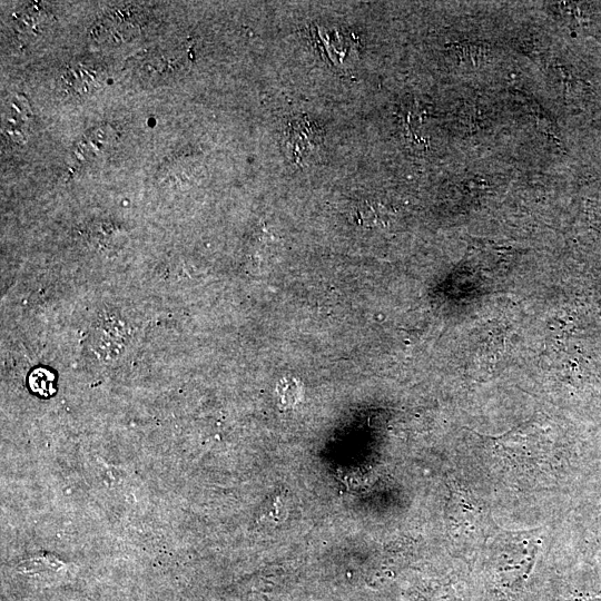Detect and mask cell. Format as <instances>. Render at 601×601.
Masks as SVG:
<instances>
[{
	"label": "cell",
	"mask_w": 601,
	"mask_h": 601,
	"mask_svg": "<svg viewBox=\"0 0 601 601\" xmlns=\"http://www.w3.org/2000/svg\"><path fill=\"white\" fill-rule=\"evenodd\" d=\"M322 140L319 129L307 118H296L289 122L288 127V145L292 149V155L298 161L306 154L316 149Z\"/></svg>",
	"instance_id": "1"
},
{
	"label": "cell",
	"mask_w": 601,
	"mask_h": 601,
	"mask_svg": "<svg viewBox=\"0 0 601 601\" xmlns=\"http://www.w3.org/2000/svg\"><path fill=\"white\" fill-rule=\"evenodd\" d=\"M101 73L90 66H70L62 75V87L68 93L82 95L101 83Z\"/></svg>",
	"instance_id": "2"
},
{
	"label": "cell",
	"mask_w": 601,
	"mask_h": 601,
	"mask_svg": "<svg viewBox=\"0 0 601 601\" xmlns=\"http://www.w3.org/2000/svg\"><path fill=\"white\" fill-rule=\"evenodd\" d=\"M38 372L40 374L41 382L30 378V386L40 395L48 396L53 392V376L46 370H38Z\"/></svg>",
	"instance_id": "3"
}]
</instances>
